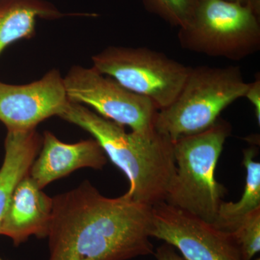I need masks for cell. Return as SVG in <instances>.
I'll list each match as a JSON object with an SVG mask.
<instances>
[{
  "mask_svg": "<svg viewBox=\"0 0 260 260\" xmlns=\"http://www.w3.org/2000/svg\"><path fill=\"white\" fill-rule=\"evenodd\" d=\"M244 97L252 104L256 120L260 123V78L259 75H256V79L253 83L249 84Z\"/></svg>",
  "mask_w": 260,
  "mask_h": 260,
  "instance_id": "e0dca14e",
  "label": "cell"
},
{
  "mask_svg": "<svg viewBox=\"0 0 260 260\" xmlns=\"http://www.w3.org/2000/svg\"><path fill=\"white\" fill-rule=\"evenodd\" d=\"M59 117L93 137L127 177L128 197L150 206L166 201L177 172L174 143L169 138L156 130L126 133L124 126L70 100Z\"/></svg>",
  "mask_w": 260,
  "mask_h": 260,
  "instance_id": "7a4b0ae2",
  "label": "cell"
},
{
  "mask_svg": "<svg viewBox=\"0 0 260 260\" xmlns=\"http://www.w3.org/2000/svg\"><path fill=\"white\" fill-rule=\"evenodd\" d=\"M0 260H4V259H2V258H1V257H0Z\"/></svg>",
  "mask_w": 260,
  "mask_h": 260,
  "instance_id": "44dd1931",
  "label": "cell"
},
{
  "mask_svg": "<svg viewBox=\"0 0 260 260\" xmlns=\"http://www.w3.org/2000/svg\"><path fill=\"white\" fill-rule=\"evenodd\" d=\"M224 1L248 7L260 14V0H224Z\"/></svg>",
  "mask_w": 260,
  "mask_h": 260,
  "instance_id": "d6986e66",
  "label": "cell"
},
{
  "mask_svg": "<svg viewBox=\"0 0 260 260\" xmlns=\"http://www.w3.org/2000/svg\"><path fill=\"white\" fill-rule=\"evenodd\" d=\"M40 150L28 174L42 189L75 170L82 168L102 169L107 162V155L95 139L68 144L46 131Z\"/></svg>",
  "mask_w": 260,
  "mask_h": 260,
  "instance_id": "30bf717a",
  "label": "cell"
},
{
  "mask_svg": "<svg viewBox=\"0 0 260 260\" xmlns=\"http://www.w3.org/2000/svg\"><path fill=\"white\" fill-rule=\"evenodd\" d=\"M92 61L98 71L150 99L158 110L175 101L191 68L147 47L111 46Z\"/></svg>",
  "mask_w": 260,
  "mask_h": 260,
  "instance_id": "8992f818",
  "label": "cell"
},
{
  "mask_svg": "<svg viewBox=\"0 0 260 260\" xmlns=\"http://www.w3.org/2000/svg\"><path fill=\"white\" fill-rule=\"evenodd\" d=\"M150 236L174 246L185 260H243L230 233L166 202L152 207Z\"/></svg>",
  "mask_w": 260,
  "mask_h": 260,
  "instance_id": "ba28073f",
  "label": "cell"
},
{
  "mask_svg": "<svg viewBox=\"0 0 260 260\" xmlns=\"http://www.w3.org/2000/svg\"><path fill=\"white\" fill-rule=\"evenodd\" d=\"M70 101L88 106L99 115L133 132L155 129L158 108L152 101L131 91L110 77L91 68L73 66L64 78Z\"/></svg>",
  "mask_w": 260,
  "mask_h": 260,
  "instance_id": "52a82bcc",
  "label": "cell"
},
{
  "mask_svg": "<svg viewBox=\"0 0 260 260\" xmlns=\"http://www.w3.org/2000/svg\"><path fill=\"white\" fill-rule=\"evenodd\" d=\"M64 16L47 0H0V55L10 44L34 37L38 19Z\"/></svg>",
  "mask_w": 260,
  "mask_h": 260,
  "instance_id": "4fadbf2b",
  "label": "cell"
},
{
  "mask_svg": "<svg viewBox=\"0 0 260 260\" xmlns=\"http://www.w3.org/2000/svg\"><path fill=\"white\" fill-rule=\"evenodd\" d=\"M259 16L250 8L224 0H199L178 39L186 50L241 60L259 50Z\"/></svg>",
  "mask_w": 260,
  "mask_h": 260,
  "instance_id": "5b68a950",
  "label": "cell"
},
{
  "mask_svg": "<svg viewBox=\"0 0 260 260\" xmlns=\"http://www.w3.org/2000/svg\"><path fill=\"white\" fill-rule=\"evenodd\" d=\"M199 0H143L145 9L173 26L181 28L190 22Z\"/></svg>",
  "mask_w": 260,
  "mask_h": 260,
  "instance_id": "9a60e30c",
  "label": "cell"
},
{
  "mask_svg": "<svg viewBox=\"0 0 260 260\" xmlns=\"http://www.w3.org/2000/svg\"><path fill=\"white\" fill-rule=\"evenodd\" d=\"M254 148L244 150L246 178L242 198L237 203L222 201L219 207L213 224L225 232H232L246 215L260 208V162L254 160Z\"/></svg>",
  "mask_w": 260,
  "mask_h": 260,
  "instance_id": "5bb4252c",
  "label": "cell"
},
{
  "mask_svg": "<svg viewBox=\"0 0 260 260\" xmlns=\"http://www.w3.org/2000/svg\"><path fill=\"white\" fill-rule=\"evenodd\" d=\"M230 234L243 260H252L260 251V208L246 215Z\"/></svg>",
  "mask_w": 260,
  "mask_h": 260,
  "instance_id": "2e32d148",
  "label": "cell"
},
{
  "mask_svg": "<svg viewBox=\"0 0 260 260\" xmlns=\"http://www.w3.org/2000/svg\"><path fill=\"white\" fill-rule=\"evenodd\" d=\"M254 260H260V259H259V258H257V259H255Z\"/></svg>",
  "mask_w": 260,
  "mask_h": 260,
  "instance_id": "ffe728a7",
  "label": "cell"
},
{
  "mask_svg": "<svg viewBox=\"0 0 260 260\" xmlns=\"http://www.w3.org/2000/svg\"><path fill=\"white\" fill-rule=\"evenodd\" d=\"M154 254L157 260H185L177 254L174 246L167 243L157 248Z\"/></svg>",
  "mask_w": 260,
  "mask_h": 260,
  "instance_id": "ac0fdd59",
  "label": "cell"
},
{
  "mask_svg": "<svg viewBox=\"0 0 260 260\" xmlns=\"http://www.w3.org/2000/svg\"><path fill=\"white\" fill-rule=\"evenodd\" d=\"M42 145L37 129L8 130L5 142V158L0 168V223L9 206L16 186L28 175Z\"/></svg>",
  "mask_w": 260,
  "mask_h": 260,
  "instance_id": "7c38bea8",
  "label": "cell"
},
{
  "mask_svg": "<svg viewBox=\"0 0 260 260\" xmlns=\"http://www.w3.org/2000/svg\"><path fill=\"white\" fill-rule=\"evenodd\" d=\"M53 199L49 260H127L154 254L152 207L104 196L86 181Z\"/></svg>",
  "mask_w": 260,
  "mask_h": 260,
  "instance_id": "6da1fadb",
  "label": "cell"
},
{
  "mask_svg": "<svg viewBox=\"0 0 260 260\" xmlns=\"http://www.w3.org/2000/svg\"><path fill=\"white\" fill-rule=\"evenodd\" d=\"M232 126L219 118L210 128L174 143L177 172L166 203L214 223L226 192L215 178V169Z\"/></svg>",
  "mask_w": 260,
  "mask_h": 260,
  "instance_id": "3957f363",
  "label": "cell"
},
{
  "mask_svg": "<svg viewBox=\"0 0 260 260\" xmlns=\"http://www.w3.org/2000/svg\"><path fill=\"white\" fill-rule=\"evenodd\" d=\"M249 84L238 66L191 68L175 101L158 111L155 129L173 142L205 131L225 108L244 97Z\"/></svg>",
  "mask_w": 260,
  "mask_h": 260,
  "instance_id": "277c9868",
  "label": "cell"
},
{
  "mask_svg": "<svg viewBox=\"0 0 260 260\" xmlns=\"http://www.w3.org/2000/svg\"><path fill=\"white\" fill-rule=\"evenodd\" d=\"M69 102L64 78L58 70L25 85L0 81V121L8 130L36 129L48 118L60 116Z\"/></svg>",
  "mask_w": 260,
  "mask_h": 260,
  "instance_id": "9c48e42d",
  "label": "cell"
},
{
  "mask_svg": "<svg viewBox=\"0 0 260 260\" xmlns=\"http://www.w3.org/2000/svg\"><path fill=\"white\" fill-rule=\"evenodd\" d=\"M52 209V198L47 196L28 174L15 187L0 223V235L10 237L16 246L25 242L30 236L47 237Z\"/></svg>",
  "mask_w": 260,
  "mask_h": 260,
  "instance_id": "8fae6325",
  "label": "cell"
}]
</instances>
